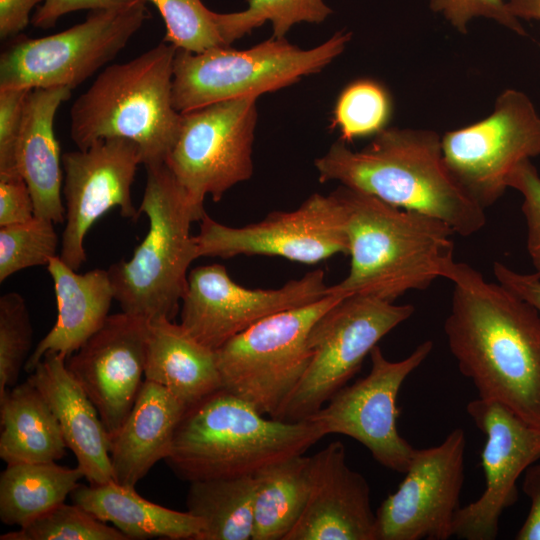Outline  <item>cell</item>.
Wrapping results in <instances>:
<instances>
[{"instance_id": "obj_1", "label": "cell", "mask_w": 540, "mask_h": 540, "mask_svg": "<svg viewBox=\"0 0 540 540\" xmlns=\"http://www.w3.org/2000/svg\"><path fill=\"white\" fill-rule=\"evenodd\" d=\"M444 323L450 352L479 398L498 402L540 429V313L501 285L455 262Z\"/></svg>"}, {"instance_id": "obj_2", "label": "cell", "mask_w": 540, "mask_h": 540, "mask_svg": "<svg viewBox=\"0 0 540 540\" xmlns=\"http://www.w3.org/2000/svg\"><path fill=\"white\" fill-rule=\"evenodd\" d=\"M320 182L372 195L395 207L437 218L467 237L486 224V213L448 171L440 135L427 129L387 127L363 149L339 139L315 160Z\"/></svg>"}, {"instance_id": "obj_3", "label": "cell", "mask_w": 540, "mask_h": 540, "mask_svg": "<svg viewBox=\"0 0 540 540\" xmlns=\"http://www.w3.org/2000/svg\"><path fill=\"white\" fill-rule=\"evenodd\" d=\"M335 193L346 213L348 275L327 294L389 302L446 278L454 263V230L445 222L390 205L345 186Z\"/></svg>"}, {"instance_id": "obj_4", "label": "cell", "mask_w": 540, "mask_h": 540, "mask_svg": "<svg viewBox=\"0 0 540 540\" xmlns=\"http://www.w3.org/2000/svg\"><path fill=\"white\" fill-rule=\"evenodd\" d=\"M324 436L308 420L266 418L249 402L221 388L186 408L165 461L189 483L255 475L304 454Z\"/></svg>"}, {"instance_id": "obj_5", "label": "cell", "mask_w": 540, "mask_h": 540, "mask_svg": "<svg viewBox=\"0 0 540 540\" xmlns=\"http://www.w3.org/2000/svg\"><path fill=\"white\" fill-rule=\"evenodd\" d=\"M176 51L163 41L103 69L70 110V136L78 149L123 138L138 145L144 167L166 162L182 120L172 101Z\"/></svg>"}, {"instance_id": "obj_6", "label": "cell", "mask_w": 540, "mask_h": 540, "mask_svg": "<svg viewBox=\"0 0 540 540\" xmlns=\"http://www.w3.org/2000/svg\"><path fill=\"white\" fill-rule=\"evenodd\" d=\"M145 169L138 212L148 219L147 234L129 260L107 271L123 312L148 321L173 320L186 291L189 266L199 258L191 225L206 212L193 203L166 162Z\"/></svg>"}, {"instance_id": "obj_7", "label": "cell", "mask_w": 540, "mask_h": 540, "mask_svg": "<svg viewBox=\"0 0 540 540\" xmlns=\"http://www.w3.org/2000/svg\"><path fill=\"white\" fill-rule=\"evenodd\" d=\"M350 39L351 33L340 31L311 49L274 37L246 50L226 47L192 53L177 49L172 80L174 108L186 113L292 85L331 63Z\"/></svg>"}, {"instance_id": "obj_8", "label": "cell", "mask_w": 540, "mask_h": 540, "mask_svg": "<svg viewBox=\"0 0 540 540\" xmlns=\"http://www.w3.org/2000/svg\"><path fill=\"white\" fill-rule=\"evenodd\" d=\"M344 297L328 293L270 315L225 342L215 350L223 388L273 417L311 361L307 340L312 326Z\"/></svg>"}, {"instance_id": "obj_9", "label": "cell", "mask_w": 540, "mask_h": 540, "mask_svg": "<svg viewBox=\"0 0 540 540\" xmlns=\"http://www.w3.org/2000/svg\"><path fill=\"white\" fill-rule=\"evenodd\" d=\"M414 311L409 304L365 295L345 296L333 305L312 326L307 340L311 361L272 418L286 422L309 419L347 385L378 342Z\"/></svg>"}, {"instance_id": "obj_10", "label": "cell", "mask_w": 540, "mask_h": 540, "mask_svg": "<svg viewBox=\"0 0 540 540\" xmlns=\"http://www.w3.org/2000/svg\"><path fill=\"white\" fill-rule=\"evenodd\" d=\"M145 4L95 10L49 36L14 37L0 56V87L74 89L127 45L148 18Z\"/></svg>"}, {"instance_id": "obj_11", "label": "cell", "mask_w": 540, "mask_h": 540, "mask_svg": "<svg viewBox=\"0 0 540 540\" xmlns=\"http://www.w3.org/2000/svg\"><path fill=\"white\" fill-rule=\"evenodd\" d=\"M445 165L483 210L509 188L517 165L540 156V115L524 92L506 89L484 119L441 137Z\"/></svg>"}, {"instance_id": "obj_12", "label": "cell", "mask_w": 540, "mask_h": 540, "mask_svg": "<svg viewBox=\"0 0 540 540\" xmlns=\"http://www.w3.org/2000/svg\"><path fill=\"white\" fill-rule=\"evenodd\" d=\"M249 95L181 113V127L166 164L193 203L204 209L253 174L256 101Z\"/></svg>"}, {"instance_id": "obj_13", "label": "cell", "mask_w": 540, "mask_h": 540, "mask_svg": "<svg viewBox=\"0 0 540 540\" xmlns=\"http://www.w3.org/2000/svg\"><path fill=\"white\" fill-rule=\"evenodd\" d=\"M433 349L431 340L420 343L406 358L388 360L376 345L370 352L371 369L364 378L345 385L308 421L324 435L342 434L365 446L382 466L407 471L415 449L397 429V396L405 379Z\"/></svg>"}, {"instance_id": "obj_14", "label": "cell", "mask_w": 540, "mask_h": 540, "mask_svg": "<svg viewBox=\"0 0 540 540\" xmlns=\"http://www.w3.org/2000/svg\"><path fill=\"white\" fill-rule=\"evenodd\" d=\"M195 236L198 256H280L316 264L333 255H348L346 213L338 195L315 193L293 211H276L243 227L221 224L205 213Z\"/></svg>"}, {"instance_id": "obj_15", "label": "cell", "mask_w": 540, "mask_h": 540, "mask_svg": "<svg viewBox=\"0 0 540 540\" xmlns=\"http://www.w3.org/2000/svg\"><path fill=\"white\" fill-rule=\"evenodd\" d=\"M327 289L321 269L280 288L249 289L234 282L223 265L199 266L188 275L180 324L199 342L217 350L270 315L323 298Z\"/></svg>"}, {"instance_id": "obj_16", "label": "cell", "mask_w": 540, "mask_h": 540, "mask_svg": "<svg viewBox=\"0 0 540 540\" xmlns=\"http://www.w3.org/2000/svg\"><path fill=\"white\" fill-rule=\"evenodd\" d=\"M466 434L452 430L437 446L415 449L397 490L376 511V540H447L460 506Z\"/></svg>"}, {"instance_id": "obj_17", "label": "cell", "mask_w": 540, "mask_h": 540, "mask_svg": "<svg viewBox=\"0 0 540 540\" xmlns=\"http://www.w3.org/2000/svg\"><path fill=\"white\" fill-rule=\"evenodd\" d=\"M139 164L138 145L123 138L100 140L62 155L65 228L59 257L74 270L86 261L87 232L110 209L119 207L123 217L137 220L131 186Z\"/></svg>"}, {"instance_id": "obj_18", "label": "cell", "mask_w": 540, "mask_h": 540, "mask_svg": "<svg viewBox=\"0 0 540 540\" xmlns=\"http://www.w3.org/2000/svg\"><path fill=\"white\" fill-rule=\"evenodd\" d=\"M466 411L486 436L481 454L485 489L477 500L459 508L453 536L494 540L502 513L518 500L517 480L540 460V429L492 400H471Z\"/></svg>"}, {"instance_id": "obj_19", "label": "cell", "mask_w": 540, "mask_h": 540, "mask_svg": "<svg viewBox=\"0 0 540 540\" xmlns=\"http://www.w3.org/2000/svg\"><path fill=\"white\" fill-rule=\"evenodd\" d=\"M148 333V320L123 311L112 314L66 360L109 439L128 416L145 380Z\"/></svg>"}, {"instance_id": "obj_20", "label": "cell", "mask_w": 540, "mask_h": 540, "mask_svg": "<svg viewBox=\"0 0 540 540\" xmlns=\"http://www.w3.org/2000/svg\"><path fill=\"white\" fill-rule=\"evenodd\" d=\"M311 460L310 494L285 540H376L370 486L348 466L344 444L331 442Z\"/></svg>"}, {"instance_id": "obj_21", "label": "cell", "mask_w": 540, "mask_h": 540, "mask_svg": "<svg viewBox=\"0 0 540 540\" xmlns=\"http://www.w3.org/2000/svg\"><path fill=\"white\" fill-rule=\"evenodd\" d=\"M60 353H46L27 377L53 411L89 484L114 481L110 439L99 413Z\"/></svg>"}, {"instance_id": "obj_22", "label": "cell", "mask_w": 540, "mask_h": 540, "mask_svg": "<svg viewBox=\"0 0 540 540\" xmlns=\"http://www.w3.org/2000/svg\"><path fill=\"white\" fill-rule=\"evenodd\" d=\"M186 406L168 390L144 380L128 416L110 438L115 482L135 487L160 460H165Z\"/></svg>"}, {"instance_id": "obj_23", "label": "cell", "mask_w": 540, "mask_h": 540, "mask_svg": "<svg viewBox=\"0 0 540 540\" xmlns=\"http://www.w3.org/2000/svg\"><path fill=\"white\" fill-rule=\"evenodd\" d=\"M68 87L35 88L29 92L18 145L17 165L26 182L35 216L65 221L61 198L62 156L54 133V119L60 105L71 97Z\"/></svg>"}, {"instance_id": "obj_24", "label": "cell", "mask_w": 540, "mask_h": 540, "mask_svg": "<svg viewBox=\"0 0 540 540\" xmlns=\"http://www.w3.org/2000/svg\"><path fill=\"white\" fill-rule=\"evenodd\" d=\"M47 269L53 281L57 319L27 359L24 367L27 372H32L49 352L63 354L68 359L102 327L114 299L107 270L79 274L59 255L50 260Z\"/></svg>"}, {"instance_id": "obj_25", "label": "cell", "mask_w": 540, "mask_h": 540, "mask_svg": "<svg viewBox=\"0 0 540 540\" xmlns=\"http://www.w3.org/2000/svg\"><path fill=\"white\" fill-rule=\"evenodd\" d=\"M145 380L186 407L223 388L216 351L170 319L149 321Z\"/></svg>"}, {"instance_id": "obj_26", "label": "cell", "mask_w": 540, "mask_h": 540, "mask_svg": "<svg viewBox=\"0 0 540 540\" xmlns=\"http://www.w3.org/2000/svg\"><path fill=\"white\" fill-rule=\"evenodd\" d=\"M73 503L103 522H110L128 540L155 537L197 540L204 523L188 511L180 512L153 503L134 487L115 481L105 484H78L71 492Z\"/></svg>"}, {"instance_id": "obj_27", "label": "cell", "mask_w": 540, "mask_h": 540, "mask_svg": "<svg viewBox=\"0 0 540 540\" xmlns=\"http://www.w3.org/2000/svg\"><path fill=\"white\" fill-rule=\"evenodd\" d=\"M0 458L7 464L54 462L67 445L59 423L38 389L29 381L0 397Z\"/></svg>"}, {"instance_id": "obj_28", "label": "cell", "mask_w": 540, "mask_h": 540, "mask_svg": "<svg viewBox=\"0 0 540 540\" xmlns=\"http://www.w3.org/2000/svg\"><path fill=\"white\" fill-rule=\"evenodd\" d=\"M252 540H285L299 521L312 484L311 456L296 455L255 474Z\"/></svg>"}, {"instance_id": "obj_29", "label": "cell", "mask_w": 540, "mask_h": 540, "mask_svg": "<svg viewBox=\"0 0 540 540\" xmlns=\"http://www.w3.org/2000/svg\"><path fill=\"white\" fill-rule=\"evenodd\" d=\"M84 478L77 466L54 462L7 464L0 475V519L23 526L65 502Z\"/></svg>"}, {"instance_id": "obj_30", "label": "cell", "mask_w": 540, "mask_h": 540, "mask_svg": "<svg viewBox=\"0 0 540 540\" xmlns=\"http://www.w3.org/2000/svg\"><path fill=\"white\" fill-rule=\"evenodd\" d=\"M255 475L189 483L187 511L204 523L197 540H252Z\"/></svg>"}, {"instance_id": "obj_31", "label": "cell", "mask_w": 540, "mask_h": 540, "mask_svg": "<svg viewBox=\"0 0 540 540\" xmlns=\"http://www.w3.org/2000/svg\"><path fill=\"white\" fill-rule=\"evenodd\" d=\"M239 12L217 13L216 22L227 46L270 22L274 38H285L289 29L301 22L321 23L333 11L323 0H247Z\"/></svg>"}, {"instance_id": "obj_32", "label": "cell", "mask_w": 540, "mask_h": 540, "mask_svg": "<svg viewBox=\"0 0 540 540\" xmlns=\"http://www.w3.org/2000/svg\"><path fill=\"white\" fill-rule=\"evenodd\" d=\"M392 99L388 90L372 79L349 83L339 94L332 115V127L340 131L346 143L356 138L375 136L392 116Z\"/></svg>"}, {"instance_id": "obj_33", "label": "cell", "mask_w": 540, "mask_h": 540, "mask_svg": "<svg viewBox=\"0 0 540 540\" xmlns=\"http://www.w3.org/2000/svg\"><path fill=\"white\" fill-rule=\"evenodd\" d=\"M0 540H128L78 504L61 503Z\"/></svg>"}, {"instance_id": "obj_34", "label": "cell", "mask_w": 540, "mask_h": 540, "mask_svg": "<svg viewBox=\"0 0 540 540\" xmlns=\"http://www.w3.org/2000/svg\"><path fill=\"white\" fill-rule=\"evenodd\" d=\"M154 4L166 27L163 41L179 50L202 53L226 48L217 22L216 12L201 0H144Z\"/></svg>"}, {"instance_id": "obj_35", "label": "cell", "mask_w": 540, "mask_h": 540, "mask_svg": "<svg viewBox=\"0 0 540 540\" xmlns=\"http://www.w3.org/2000/svg\"><path fill=\"white\" fill-rule=\"evenodd\" d=\"M54 222L34 216L27 222L0 227V282L33 266H47L57 256Z\"/></svg>"}, {"instance_id": "obj_36", "label": "cell", "mask_w": 540, "mask_h": 540, "mask_svg": "<svg viewBox=\"0 0 540 540\" xmlns=\"http://www.w3.org/2000/svg\"><path fill=\"white\" fill-rule=\"evenodd\" d=\"M32 325L24 298L16 292L0 297V397L17 384L29 358Z\"/></svg>"}, {"instance_id": "obj_37", "label": "cell", "mask_w": 540, "mask_h": 540, "mask_svg": "<svg viewBox=\"0 0 540 540\" xmlns=\"http://www.w3.org/2000/svg\"><path fill=\"white\" fill-rule=\"evenodd\" d=\"M30 91L23 87H0V178L21 176L17 153Z\"/></svg>"}, {"instance_id": "obj_38", "label": "cell", "mask_w": 540, "mask_h": 540, "mask_svg": "<svg viewBox=\"0 0 540 540\" xmlns=\"http://www.w3.org/2000/svg\"><path fill=\"white\" fill-rule=\"evenodd\" d=\"M429 7L460 33L467 32L471 20L483 17L519 35H526L522 23L511 13L505 0H429Z\"/></svg>"}, {"instance_id": "obj_39", "label": "cell", "mask_w": 540, "mask_h": 540, "mask_svg": "<svg viewBox=\"0 0 540 540\" xmlns=\"http://www.w3.org/2000/svg\"><path fill=\"white\" fill-rule=\"evenodd\" d=\"M509 188L523 197L521 210L526 223V246L535 274L540 277V175L531 160L515 167L509 178Z\"/></svg>"}, {"instance_id": "obj_40", "label": "cell", "mask_w": 540, "mask_h": 540, "mask_svg": "<svg viewBox=\"0 0 540 540\" xmlns=\"http://www.w3.org/2000/svg\"><path fill=\"white\" fill-rule=\"evenodd\" d=\"M34 216V202L24 179L0 178V227L24 223Z\"/></svg>"}, {"instance_id": "obj_41", "label": "cell", "mask_w": 540, "mask_h": 540, "mask_svg": "<svg viewBox=\"0 0 540 540\" xmlns=\"http://www.w3.org/2000/svg\"><path fill=\"white\" fill-rule=\"evenodd\" d=\"M139 0H45L32 17V23L40 29L55 26L57 20L67 14L79 10H103L121 8Z\"/></svg>"}, {"instance_id": "obj_42", "label": "cell", "mask_w": 540, "mask_h": 540, "mask_svg": "<svg viewBox=\"0 0 540 540\" xmlns=\"http://www.w3.org/2000/svg\"><path fill=\"white\" fill-rule=\"evenodd\" d=\"M522 491L530 499V509L516 540H540V463H533L524 472Z\"/></svg>"}, {"instance_id": "obj_43", "label": "cell", "mask_w": 540, "mask_h": 540, "mask_svg": "<svg viewBox=\"0 0 540 540\" xmlns=\"http://www.w3.org/2000/svg\"><path fill=\"white\" fill-rule=\"evenodd\" d=\"M498 283L531 304L540 313V277L535 273H520L501 262L493 263Z\"/></svg>"}, {"instance_id": "obj_44", "label": "cell", "mask_w": 540, "mask_h": 540, "mask_svg": "<svg viewBox=\"0 0 540 540\" xmlns=\"http://www.w3.org/2000/svg\"><path fill=\"white\" fill-rule=\"evenodd\" d=\"M45 0H0V37H16L29 23L32 9Z\"/></svg>"}, {"instance_id": "obj_45", "label": "cell", "mask_w": 540, "mask_h": 540, "mask_svg": "<svg viewBox=\"0 0 540 540\" xmlns=\"http://www.w3.org/2000/svg\"><path fill=\"white\" fill-rule=\"evenodd\" d=\"M507 5L519 20L540 21V0H507Z\"/></svg>"}]
</instances>
